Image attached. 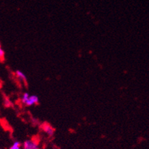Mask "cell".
Wrapping results in <instances>:
<instances>
[{"instance_id":"6da1fadb","label":"cell","mask_w":149,"mask_h":149,"mask_svg":"<svg viewBox=\"0 0 149 149\" xmlns=\"http://www.w3.org/2000/svg\"><path fill=\"white\" fill-rule=\"evenodd\" d=\"M22 103L26 106L37 104L39 102V98L37 95H29L28 93H25L21 98Z\"/></svg>"},{"instance_id":"7a4b0ae2","label":"cell","mask_w":149,"mask_h":149,"mask_svg":"<svg viewBox=\"0 0 149 149\" xmlns=\"http://www.w3.org/2000/svg\"><path fill=\"white\" fill-rule=\"evenodd\" d=\"M39 143V139H35L34 138H32V139L25 141L22 144V147H23V149H40Z\"/></svg>"},{"instance_id":"3957f363","label":"cell","mask_w":149,"mask_h":149,"mask_svg":"<svg viewBox=\"0 0 149 149\" xmlns=\"http://www.w3.org/2000/svg\"><path fill=\"white\" fill-rule=\"evenodd\" d=\"M40 127L41 129H42L47 135H49V136H52L54 135V132H55V129H54L50 124L48 123V122H43V123L41 125Z\"/></svg>"},{"instance_id":"277c9868","label":"cell","mask_w":149,"mask_h":149,"mask_svg":"<svg viewBox=\"0 0 149 149\" xmlns=\"http://www.w3.org/2000/svg\"><path fill=\"white\" fill-rule=\"evenodd\" d=\"M15 74L17 78H18L19 81H21L22 82H24V83H27V78H26V75L24 74L22 72L19 71V70H17Z\"/></svg>"},{"instance_id":"5b68a950","label":"cell","mask_w":149,"mask_h":149,"mask_svg":"<svg viewBox=\"0 0 149 149\" xmlns=\"http://www.w3.org/2000/svg\"><path fill=\"white\" fill-rule=\"evenodd\" d=\"M4 106L5 107H10L13 106V104H12L11 101L8 97H5V99H4Z\"/></svg>"},{"instance_id":"8992f818","label":"cell","mask_w":149,"mask_h":149,"mask_svg":"<svg viewBox=\"0 0 149 149\" xmlns=\"http://www.w3.org/2000/svg\"><path fill=\"white\" fill-rule=\"evenodd\" d=\"M21 148V143L19 141H15L10 147V149H20Z\"/></svg>"},{"instance_id":"52a82bcc","label":"cell","mask_w":149,"mask_h":149,"mask_svg":"<svg viewBox=\"0 0 149 149\" xmlns=\"http://www.w3.org/2000/svg\"><path fill=\"white\" fill-rule=\"evenodd\" d=\"M0 61H5V51H4L3 49L1 46V44H0Z\"/></svg>"}]
</instances>
